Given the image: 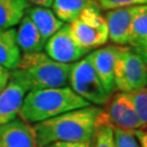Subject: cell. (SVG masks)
Returning <instances> with one entry per match:
<instances>
[{
  "mask_svg": "<svg viewBox=\"0 0 147 147\" xmlns=\"http://www.w3.org/2000/svg\"><path fill=\"white\" fill-rule=\"evenodd\" d=\"M30 3L35 5V7H44V8H50L53 5L55 0H27Z\"/></svg>",
  "mask_w": 147,
  "mask_h": 147,
  "instance_id": "cell-26",
  "label": "cell"
},
{
  "mask_svg": "<svg viewBox=\"0 0 147 147\" xmlns=\"http://www.w3.org/2000/svg\"><path fill=\"white\" fill-rule=\"evenodd\" d=\"M21 50L16 42V30L0 28V67L14 70L21 60Z\"/></svg>",
  "mask_w": 147,
  "mask_h": 147,
  "instance_id": "cell-14",
  "label": "cell"
},
{
  "mask_svg": "<svg viewBox=\"0 0 147 147\" xmlns=\"http://www.w3.org/2000/svg\"><path fill=\"white\" fill-rule=\"evenodd\" d=\"M100 10H113L119 8L147 5V0H94Z\"/></svg>",
  "mask_w": 147,
  "mask_h": 147,
  "instance_id": "cell-21",
  "label": "cell"
},
{
  "mask_svg": "<svg viewBox=\"0 0 147 147\" xmlns=\"http://www.w3.org/2000/svg\"><path fill=\"white\" fill-rule=\"evenodd\" d=\"M0 147H37L33 127L18 118L0 125Z\"/></svg>",
  "mask_w": 147,
  "mask_h": 147,
  "instance_id": "cell-12",
  "label": "cell"
},
{
  "mask_svg": "<svg viewBox=\"0 0 147 147\" xmlns=\"http://www.w3.org/2000/svg\"><path fill=\"white\" fill-rule=\"evenodd\" d=\"M133 133L137 138L141 147H147V124L141 126L140 129L135 130Z\"/></svg>",
  "mask_w": 147,
  "mask_h": 147,
  "instance_id": "cell-24",
  "label": "cell"
},
{
  "mask_svg": "<svg viewBox=\"0 0 147 147\" xmlns=\"http://www.w3.org/2000/svg\"><path fill=\"white\" fill-rule=\"evenodd\" d=\"M9 76H10V71L0 67V92L5 88V86L9 81Z\"/></svg>",
  "mask_w": 147,
  "mask_h": 147,
  "instance_id": "cell-25",
  "label": "cell"
},
{
  "mask_svg": "<svg viewBox=\"0 0 147 147\" xmlns=\"http://www.w3.org/2000/svg\"><path fill=\"white\" fill-rule=\"evenodd\" d=\"M138 55H140V56H142V58L147 62V47L145 48L141 53H138Z\"/></svg>",
  "mask_w": 147,
  "mask_h": 147,
  "instance_id": "cell-27",
  "label": "cell"
},
{
  "mask_svg": "<svg viewBox=\"0 0 147 147\" xmlns=\"http://www.w3.org/2000/svg\"><path fill=\"white\" fill-rule=\"evenodd\" d=\"M101 108L88 106L35 123L37 147L56 142H93Z\"/></svg>",
  "mask_w": 147,
  "mask_h": 147,
  "instance_id": "cell-1",
  "label": "cell"
},
{
  "mask_svg": "<svg viewBox=\"0 0 147 147\" xmlns=\"http://www.w3.org/2000/svg\"><path fill=\"white\" fill-rule=\"evenodd\" d=\"M137 7H126L106 11L105 19L108 27L109 40L117 46H126L129 44L133 18Z\"/></svg>",
  "mask_w": 147,
  "mask_h": 147,
  "instance_id": "cell-11",
  "label": "cell"
},
{
  "mask_svg": "<svg viewBox=\"0 0 147 147\" xmlns=\"http://www.w3.org/2000/svg\"><path fill=\"white\" fill-rule=\"evenodd\" d=\"M42 147H93V142H56Z\"/></svg>",
  "mask_w": 147,
  "mask_h": 147,
  "instance_id": "cell-23",
  "label": "cell"
},
{
  "mask_svg": "<svg viewBox=\"0 0 147 147\" xmlns=\"http://www.w3.org/2000/svg\"><path fill=\"white\" fill-rule=\"evenodd\" d=\"M90 106L69 86L30 90L24 97L19 116L24 122L38 123L64 112Z\"/></svg>",
  "mask_w": 147,
  "mask_h": 147,
  "instance_id": "cell-2",
  "label": "cell"
},
{
  "mask_svg": "<svg viewBox=\"0 0 147 147\" xmlns=\"http://www.w3.org/2000/svg\"><path fill=\"white\" fill-rule=\"evenodd\" d=\"M69 27L75 42L87 51L102 47L109 40L107 22L98 5L85 9Z\"/></svg>",
  "mask_w": 147,
  "mask_h": 147,
  "instance_id": "cell-4",
  "label": "cell"
},
{
  "mask_svg": "<svg viewBox=\"0 0 147 147\" xmlns=\"http://www.w3.org/2000/svg\"><path fill=\"white\" fill-rule=\"evenodd\" d=\"M147 62L130 47L122 46L115 70V85L119 92L132 93L146 87Z\"/></svg>",
  "mask_w": 147,
  "mask_h": 147,
  "instance_id": "cell-6",
  "label": "cell"
},
{
  "mask_svg": "<svg viewBox=\"0 0 147 147\" xmlns=\"http://www.w3.org/2000/svg\"><path fill=\"white\" fill-rule=\"evenodd\" d=\"M122 46L108 45L97 48L93 53H88L92 64L96 73L100 79L102 86L109 95L115 93V70H116L117 59Z\"/></svg>",
  "mask_w": 147,
  "mask_h": 147,
  "instance_id": "cell-9",
  "label": "cell"
},
{
  "mask_svg": "<svg viewBox=\"0 0 147 147\" xmlns=\"http://www.w3.org/2000/svg\"><path fill=\"white\" fill-rule=\"evenodd\" d=\"M98 5L94 0H55L53 12L63 23H71L89 7Z\"/></svg>",
  "mask_w": 147,
  "mask_h": 147,
  "instance_id": "cell-18",
  "label": "cell"
},
{
  "mask_svg": "<svg viewBox=\"0 0 147 147\" xmlns=\"http://www.w3.org/2000/svg\"><path fill=\"white\" fill-rule=\"evenodd\" d=\"M72 64L57 62L42 51L26 53L22 56L18 67L10 73L21 80L28 92L59 88L69 85Z\"/></svg>",
  "mask_w": 147,
  "mask_h": 147,
  "instance_id": "cell-3",
  "label": "cell"
},
{
  "mask_svg": "<svg viewBox=\"0 0 147 147\" xmlns=\"http://www.w3.org/2000/svg\"><path fill=\"white\" fill-rule=\"evenodd\" d=\"M16 42L20 50L24 55L33 53H42L45 48L46 40L42 38L37 27L25 14L19 23L16 31Z\"/></svg>",
  "mask_w": 147,
  "mask_h": 147,
  "instance_id": "cell-13",
  "label": "cell"
},
{
  "mask_svg": "<svg viewBox=\"0 0 147 147\" xmlns=\"http://www.w3.org/2000/svg\"><path fill=\"white\" fill-rule=\"evenodd\" d=\"M45 51L49 58L60 63L72 64L88 53L75 42L69 24H64L59 31L49 37L45 44Z\"/></svg>",
  "mask_w": 147,
  "mask_h": 147,
  "instance_id": "cell-8",
  "label": "cell"
},
{
  "mask_svg": "<svg viewBox=\"0 0 147 147\" xmlns=\"http://www.w3.org/2000/svg\"><path fill=\"white\" fill-rule=\"evenodd\" d=\"M116 147H141L140 143L132 131H124L120 129H112Z\"/></svg>",
  "mask_w": 147,
  "mask_h": 147,
  "instance_id": "cell-22",
  "label": "cell"
},
{
  "mask_svg": "<svg viewBox=\"0 0 147 147\" xmlns=\"http://www.w3.org/2000/svg\"><path fill=\"white\" fill-rule=\"evenodd\" d=\"M98 124H107L112 129L132 132L142 126L129 95L123 92L110 95L105 107L101 108Z\"/></svg>",
  "mask_w": 147,
  "mask_h": 147,
  "instance_id": "cell-7",
  "label": "cell"
},
{
  "mask_svg": "<svg viewBox=\"0 0 147 147\" xmlns=\"http://www.w3.org/2000/svg\"><path fill=\"white\" fill-rule=\"evenodd\" d=\"M136 115L143 125L147 124V87H143L135 92L127 93Z\"/></svg>",
  "mask_w": 147,
  "mask_h": 147,
  "instance_id": "cell-19",
  "label": "cell"
},
{
  "mask_svg": "<svg viewBox=\"0 0 147 147\" xmlns=\"http://www.w3.org/2000/svg\"><path fill=\"white\" fill-rule=\"evenodd\" d=\"M28 8L27 0H0V28L18 25Z\"/></svg>",
  "mask_w": 147,
  "mask_h": 147,
  "instance_id": "cell-17",
  "label": "cell"
},
{
  "mask_svg": "<svg viewBox=\"0 0 147 147\" xmlns=\"http://www.w3.org/2000/svg\"><path fill=\"white\" fill-rule=\"evenodd\" d=\"M93 147H116L112 127L107 124H98L93 138Z\"/></svg>",
  "mask_w": 147,
  "mask_h": 147,
  "instance_id": "cell-20",
  "label": "cell"
},
{
  "mask_svg": "<svg viewBox=\"0 0 147 147\" xmlns=\"http://www.w3.org/2000/svg\"><path fill=\"white\" fill-rule=\"evenodd\" d=\"M146 86H147V78H146Z\"/></svg>",
  "mask_w": 147,
  "mask_h": 147,
  "instance_id": "cell-28",
  "label": "cell"
},
{
  "mask_svg": "<svg viewBox=\"0 0 147 147\" xmlns=\"http://www.w3.org/2000/svg\"><path fill=\"white\" fill-rule=\"evenodd\" d=\"M34 25L37 27L42 38L47 42L49 37H51L57 31H59L64 25L62 21H60L55 16L51 9L44 7H30L25 13Z\"/></svg>",
  "mask_w": 147,
  "mask_h": 147,
  "instance_id": "cell-15",
  "label": "cell"
},
{
  "mask_svg": "<svg viewBox=\"0 0 147 147\" xmlns=\"http://www.w3.org/2000/svg\"><path fill=\"white\" fill-rule=\"evenodd\" d=\"M127 45L137 53H141L147 47V5L137 7L132 21Z\"/></svg>",
  "mask_w": 147,
  "mask_h": 147,
  "instance_id": "cell-16",
  "label": "cell"
},
{
  "mask_svg": "<svg viewBox=\"0 0 147 147\" xmlns=\"http://www.w3.org/2000/svg\"><path fill=\"white\" fill-rule=\"evenodd\" d=\"M27 93L26 85L10 73L8 83L0 92V125L16 119Z\"/></svg>",
  "mask_w": 147,
  "mask_h": 147,
  "instance_id": "cell-10",
  "label": "cell"
},
{
  "mask_svg": "<svg viewBox=\"0 0 147 147\" xmlns=\"http://www.w3.org/2000/svg\"><path fill=\"white\" fill-rule=\"evenodd\" d=\"M69 85L75 94L95 106H105L110 97L95 71L89 55L72 64Z\"/></svg>",
  "mask_w": 147,
  "mask_h": 147,
  "instance_id": "cell-5",
  "label": "cell"
}]
</instances>
